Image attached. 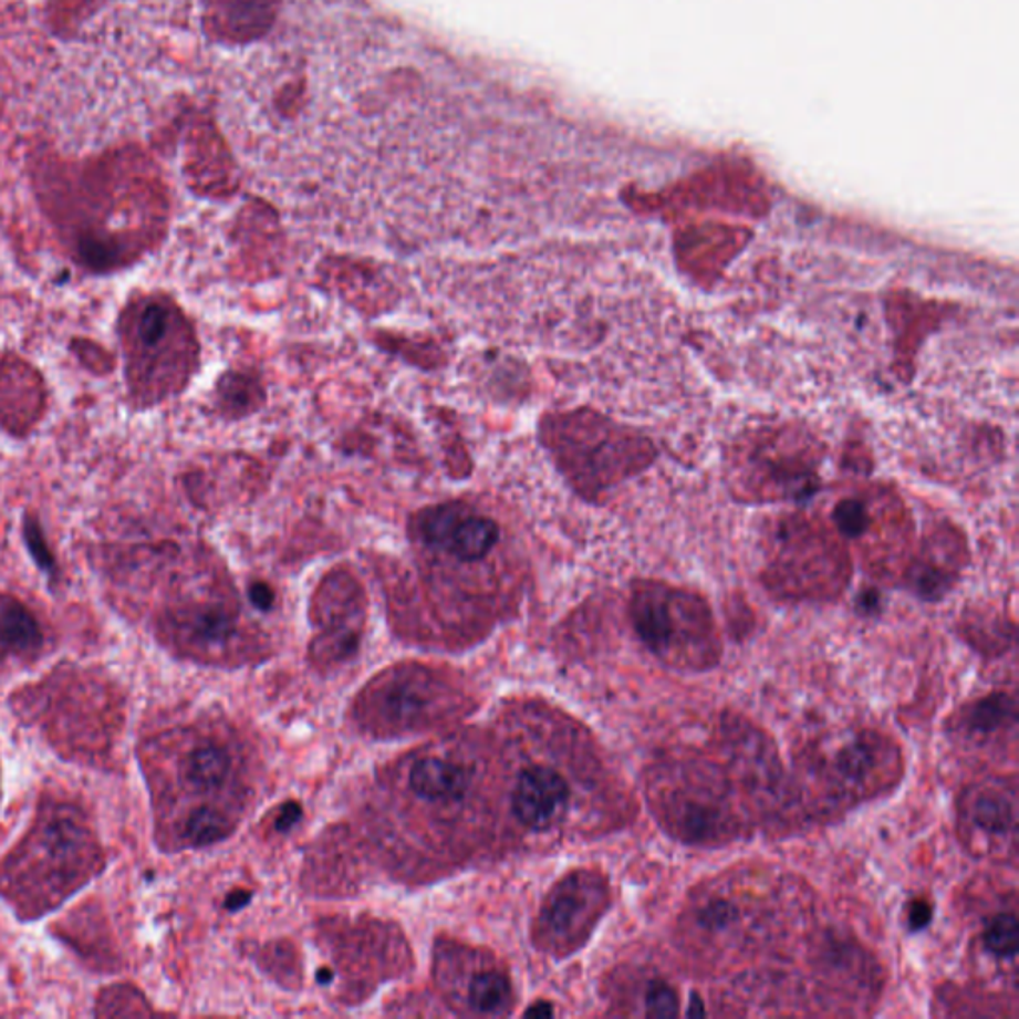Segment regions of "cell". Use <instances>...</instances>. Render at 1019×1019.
I'll use <instances>...</instances> for the list:
<instances>
[{
    "instance_id": "22",
    "label": "cell",
    "mask_w": 1019,
    "mask_h": 1019,
    "mask_svg": "<svg viewBox=\"0 0 1019 1019\" xmlns=\"http://www.w3.org/2000/svg\"><path fill=\"white\" fill-rule=\"evenodd\" d=\"M524 1016L526 1018H552V1016H554V1008H552V1004H548V1001H540V1004H536L532 1008H528Z\"/></svg>"
},
{
    "instance_id": "13",
    "label": "cell",
    "mask_w": 1019,
    "mask_h": 1019,
    "mask_svg": "<svg viewBox=\"0 0 1019 1019\" xmlns=\"http://www.w3.org/2000/svg\"><path fill=\"white\" fill-rule=\"evenodd\" d=\"M179 625L199 644L206 645L223 644L233 634V620L223 610L209 605L184 612Z\"/></svg>"
},
{
    "instance_id": "10",
    "label": "cell",
    "mask_w": 1019,
    "mask_h": 1019,
    "mask_svg": "<svg viewBox=\"0 0 1019 1019\" xmlns=\"http://www.w3.org/2000/svg\"><path fill=\"white\" fill-rule=\"evenodd\" d=\"M42 630L29 607L17 597L0 594V657L37 654Z\"/></svg>"
},
{
    "instance_id": "23",
    "label": "cell",
    "mask_w": 1019,
    "mask_h": 1019,
    "mask_svg": "<svg viewBox=\"0 0 1019 1019\" xmlns=\"http://www.w3.org/2000/svg\"><path fill=\"white\" fill-rule=\"evenodd\" d=\"M249 898H251V894L248 891L233 892L226 901V908L228 911H239V908H243L248 904Z\"/></svg>"
},
{
    "instance_id": "20",
    "label": "cell",
    "mask_w": 1019,
    "mask_h": 1019,
    "mask_svg": "<svg viewBox=\"0 0 1019 1019\" xmlns=\"http://www.w3.org/2000/svg\"><path fill=\"white\" fill-rule=\"evenodd\" d=\"M249 600H251V604L259 607V610H269V607L273 605L275 595L269 590V585L253 584L251 585V590H249Z\"/></svg>"
},
{
    "instance_id": "2",
    "label": "cell",
    "mask_w": 1019,
    "mask_h": 1019,
    "mask_svg": "<svg viewBox=\"0 0 1019 1019\" xmlns=\"http://www.w3.org/2000/svg\"><path fill=\"white\" fill-rule=\"evenodd\" d=\"M635 634L662 662L683 669H709L721 645L711 607L701 595L662 584L637 585L630 604Z\"/></svg>"
},
{
    "instance_id": "8",
    "label": "cell",
    "mask_w": 1019,
    "mask_h": 1019,
    "mask_svg": "<svg viewBox=\"0 0 1019 1019\" xmlns=\"http://www.w3.org/2000/svg\"><path fill=\"white\" fill-rule=\"evenodd\" d=\"M570 787L550 767H532L520 774L512 794V809L528 829L542 831L554 824L568 804Z\"/></svg>"
},
{
    "instance_id": "19",
    "label": "cell",
    "mask_w": 1019,
    "mask_h": 1019,
    "mask_svg": "<svg viewBox=\"0 0 1019 1019\" xmlns=\"http://www.w3.org/2000/svg\"><path fill=\"white\" fill-rule=\"evenodd\" d=\"M932 914H934V911H932L930 902L924 901V898L911 902V906H908V926H911V930H924L932 922Z\"/></svg>"
},
{
    "instance_id": "12",
    "label": "cell",
    "mask_w": 1019,
    "mask_h": 1019,
    "mask_svg": "<svg viewBox=\"0 0 1019 1019\" xmlns=\"http://www.w3.org/2000/svg\"><path fill=\"white\" fill-rule=\"evenodd\" d=\"M231 759L223 747L204 742L189 752L184 762V777L196 791H218L228 781Z\"/></svg>"
},
{
    "instance_id": "14",
    "label": "cell",
    "mask_w": 1019,
    "mask_h": 1019,
    "mask_svg": "<svg viewBox=\"0 0 1019 1019\" xmlns=\"http://www.w3.org/2000/svg\"><path fill=\"white\" fill-rule=\"evenodd\" d=\"M510 1000V981L505 974L485 971L470 981L468 1004L478 1013H500Z\"/></svg>"
},
{
    "instance_id": "6",
    "label": "cell",
    "mask_w": 1019,
    "mask_h": 1019,
    "mask_svg": "<svg viewBox=\"0 0 1019 1019\" xmlns=\"http://www.w3.org/2000/svg\"><path fill=\"white\" fill-rule=\"evenodd\" d=\"M607 906V886L594 874H574L555 891L548 906V926L558 938L580 942L585 938Z\"/></svg>"
},
{
    "instance_id": "24",
    "label": "cell",
    "mask_w": 1019,
    "mask_h": 1019,
    "mask_svg": "<svg viewBox=\"0 0 1019 1019\" xmlns=\"http://www.w3.org/2000/svg\"><path fill=\"white\" fill-rule=\"evenodd\" d=\"M331 980H333V974H331V971L329 970L319 971V981H321V984H325V981H331Z\"/></svg>"
},
{
    "instance_id": "17",
    "label": "cell",
    "mask_w": 1019,
    "mask_h": 1019,
    "mask_svg": "<svg viewBox=\"0 0 1019 1019\" xmlns=\"http://www.w3.org/2000/svg\"><path fill=\"white\" fill-rule=\"evenodd\" d=\"M22 540H24L34 564L39 565L40 570L49 578H56L59 575L56 558L50 552V545L46 542V538H44V530L40 526L39 516L34 514V512H27V514L22 516Z\"/></svg>"
},
{
    "instance_id": "9",
    "label": "cell",
    "mask_w": 1019,
    "mask_h": 1019,
    "mask_svg": "<svg viewBox=\"0 0 1019 1019\" xmlns=\"http://www.w3.org/2000/svg\"><path fill=\"white\" fill-rule=\"evenodd\" d=\"M408 784L416 797L428 802H455L465 797L468 777L455 762L425 757L408 772Z\"/></svg>"
},
{
    "instance_id": "7",
    "label": "cell",
    "mask_w": 1019,
    "mask_h": 1019,
    "mask_svg": "<svg viewBox=\"0 0 1019 1019\" xmlns=\"http://www.w3.org/2000/svg\"><path fill=\"white\" fill-rule=\"evenodd\" d=\"M961 824L976 836L1013 842L1018 829L1016 784L986 781L970 787L960 801Z\"/></svg>"
},
{
    "instance_id": "18",
    "label": "cell",
    "mask_w": 1019,
    "mask_h": 1019,
    "mask_svg": "<svg viewBox=\"0 0 1019 1019\" xmlns=\"http://www.w3.org/2000/svg\"><path fill=\"white\" fill-rule=\"evenodd\" d=\"M647 1018H675L679 1016V996L672 984L664 980L649 981L644 996Z\"/></svg>"
},
{
    "instance_id": "3",
    "label": "cell",
    "mask_w": 1019,
    "mask_h": 1019,
    "mask_svg": "<svg viewBox=\"0 0 1019 1019\" xmlns=\"http://www.w3.org/2000/svg\"><path fill=\"white\" fill-rule=\"evenodd\" d=\"M416 536L425 548L456 562H478L495 550L500 528L492 518L478 514L470 506L443 505L416 518Z\"/></svg>"
},
{
    "instance_id": "16",
    "label": "cell",
    "mask_w": 1019,
    "mask_h": 1019,
    "mask_svg": "<svg viewBox=\"0 0 1019 1019\" xmlns=\"http://www.w3.org/2000/svg\"><path fill=\"white\" fill-rule=\"evenodd\" d=\"M1018 918L1013 912L996 914L984 930V946L996 958L1013 960L1018 956Z\"/></svg>"
},
{
    "instance_id": "15",
    "label": "cell",
    "mask_w": 1019,
    "mask_h": 1019,
    "mask_svg": "<svg viewBox=\"0 0 1019 1019\" xmlns=\"http://www.w3.org/2000/svg\"><path fill=\"white\" fill-rule=\"evenodd\" d=\"M229 832H231V822L228 817L211 807H201L198 811L191 812L184 826L186 841L196 846L223 841Z\"/></svg>"
},
{
    "instance_id": "4",
    "label": "cell",
    "mask_w": 1019,
    "mask_h": 1019,
    "mask_svg": "<svg viewBox=\"0 0 1019 1019\" xmlns=\"http://www.w3.org/2000/svg\"><path fill=\"white\" fill-rule=\"evenodd\" d=\"M898 755L888 739L876 732H856L829 759V777L844 797H866L892 781Z\"/></svg>"
},
{
    "instance_id": "21",
    "label": "cell",
    "mask_w": 1019,
    "mask_h": 1019,
    "mask_svg": "<svg viewBox=\"0 0 1019 1019\" xmlns=\"http://www.w3.org/2000/svg\"><path fill=\"white\" fill-rule=\"evenodd\" d=\"M301 819V807L295 802H288L279 812L278 831H288Z\"/></svg>"
},
{
    "instance_id": "5",
    "label": "cell",
    "mask_w": 1019,
    "mask_h": 1019,
    "mask_svg": "<svg viewBox=\"0 0 1019 1019\" xmlns=\"http://www.w3.org/2000/svg\"><path fill=\"white\" fill-rule=\"evenodd\" d=\"M662 811L667 826L689 842H719L735 829L722 797L705 782H687L665 794Z\"/></svg>"
},
{
    "instance_id": "1",
    "label": "cell",
    "mask_w": 1019,
    "mask_h": 1019,
    "mask_svg": "<svg viewBox=\"0 0 1019 1019\" xmlns=\"http://www.w3.org/2000/svg\"><path fill=\"white\" fill-rule=\"evenodd\" d=\"M118 337L134 408L159 405L188 385L198 363V341L174 299L134 295L119 313Z\"/></svg>"
},
{
    "instance_id": "11",
    "label": "cell",
    "mask_w": 1019,
    "mask_h": 1019,
    "mask_svg": "<svg viewBox=\"0 0 1019 1019\" xmlns=\"http://www.w3.org/2000/svg\"><path fill=\"white\" fill-rule=\"evenodd\" d=\"M1016 701L1008 693H991L970 703L960 713V727L974 737H988L1016 725Z\"/></svg>"
}]
</instances>
